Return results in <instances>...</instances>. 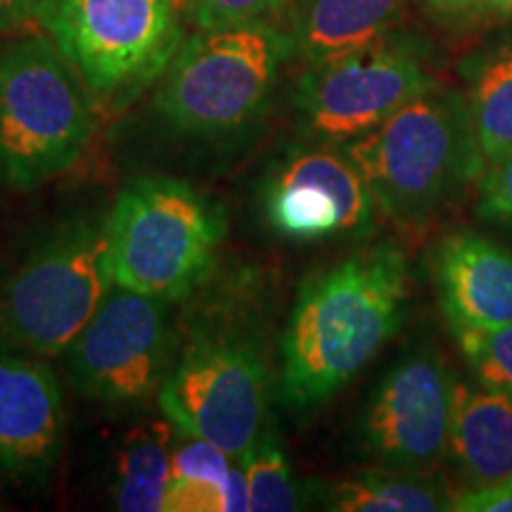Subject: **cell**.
I'll use <instances>...</instances> for the list:
<instances>
[{"label": "cell", "instance_id": "d6986e66", "mask_svg": "<svg viewBox=\"0 0 512 512\" xmlns=\"http://www.w3.org/2000/svg\"><path fill=\"white\" fill-rule=\"evenodd\" d=\"M323 508L337 512H441L453 508V494L427 470L361 472L325 486Z\"/></svg>", "mask_w": 512, "mask_h": 512}, {"label": "cell", "instance_id": "9c48e42d", "mask_svg": "<svg viewBox=\"0 0 512 512\" xmlns=\"http://www.w3.org/2000/svg\"><path fill=\"white\" fill-rule=\"evenodd\" d=\"M437 86L413 48L384 38L309 64L294 93L302 128L318 143L344 147Z\"/></svg>", "mask_w": 512, "mask_h": 512}, {"label": "cell", "instance_id": "8992f818", "mask_svg": "<svg viewBox=\"0 0 512 512\" xmlns=\"http://www.w3.org/2000/svg\"><path fill=\"white\" fill-rule=\"evenodd\" d=\"M114 287L105 221L55 228L19 264L0 297V328L36 356H60Z\"/></svg>", "mask_w": 512, "mask_h": 512}, {"label": "cell", "instance_id": "6da1fadb", "mask_svg": "<svg viewBox=\"0 0 512 512\" xmlns=\"http://www.w3.org/2000/svg\"><path fill=\"white\" fill-rule=\"evenodd\" d=\"M408 264L394 245H373L311 273L280 342V396L292 411L328 403L401 328Z\"/></svg>", "mask_w": 512, "mask_h": 512}, {"label": "cell", "instance_id": "83f0119b", "mask_svg": "<svg viewBox=\"0 0 512 512\" xmlns=\"http://www.w3.org/2000/svg\"><path fill=\"white\" fill-rule=\"evenodd\" d=\"M498 3V10H505V12H512V0H496Z\"/></svg>", "mask_w": 512, "mask_h": 512}, {"label": "cell", "instance_id": "2e32d148", "mask_svg": "<svg viewBox=\"0 0 512 512\" xmlns=\"http://www.w3.org/2000/svg\"><path fill=\"white\" fill-rule=\"evenodd\" d=\"M408 0H299L292 12L294 50L309 64L389 38Z\"/></svg>", "mask_w": 512, "mask_h": 512}, {"label": "cell", "instance_id": "7402d4cb", "mask_svg": "<svg viewBox=\"0 0 512 512\" xmlns=\"http://www.w3.org/2000/svg\"><path fill=\"white\" fill-rule=\"evenodd\" d=\"M453 335L475 382L512 399V323Z\"/></svg>", "mask_w": 512, "mask_h": 512}, {"label": "cell", "instance_id": "cb8c5ba5", "mask_svg": "<svg viewBox=\"0 0 512 512\" xmlns=\"http://www.w3.org/2000/svg\"><path fill=\"white\" fill-rule=\"evenodd\" d=\"M479 216L512 230V152L486 164L479 176Z\"/></svg>", "mask_w": 512, "mask_h": 512}, {"label": "cell", "instance_id": "7c38bea8", "mask_svg": "<svg viewBox=\"0 0 512 512\" xmlns=\"http://www.w3.org/2000/svg\"><path fill=\"white\" fill-rule=\"evenodd\" d=\"M266 223L290 242L366 238L377 204L361 171L337 145L294 147L273 166L261 192Z\"/></svg>", "mask_w": 512, "mask_h": 512}, {"label": "cell", "instance_id": "5bb4252c", "mask_svg": "<svg viewBox=\"0 0 512 512\" xmlns=\"http://www.w3.org/2000/svg\"><path fill=\"white\" fill-rule=\"evenodd\" d=\"M441 311L453 332L512 323V252L475 230H456L432 254Z\"/></svg>", "mask_w": 512, "mask_h": 512}, {"label": "cell", "instance_id": "8fae6325", "mask_svg": "<svg viewBox=\"0 0 512 512\" xmlns=\"http://www.w3.org/2000/svg\"><path fill=\"white\" fill-rule=\"evenodd\" d=\"M453 384L437 349H411L394 363L363 406L358 446L380 467L430 470L448 453Z\"/></svg>", "mask_w": 512, "mask_h": 512}, {"label": "cell", "instance_id": "30bf717a", "mask_svg": "<svg viewBox=\"0 0 512 512\" xmlns=\"http://www.w3.org/2000/svg\"><path fill=\"white\" fill-rule=\"evenodd\" d=\"M64 366L86 399L133 403L152 396L171 368L169 302L114 285L64 349Z\"/></svg>", "mask_w": 512, "mask_h": 512}, {"label": "cell", "instance_id": "e0dca14e", "mask_svg": "<svg viewBox=\"0 0 512 512\" xmlns=\"http://www.w3.org/2000/svg\"><path fill=\"white\" fill-rule=\"evenodd\" d=\"M247 475L240 458L183 432L171 446V482L164 512H245Z\"/></svg>", "mask_w": 512, "mask_h": 512}, {"label": "cell", "instance_id": "52a82bcc", "mask_svg": "<svg viewBox=\"0 0 512 512\" xmlns=\"http://www.w3.org/2000/svg\"><path fill=\"white\" fill-rule=\"evenodd\" d=\"M176 0H50L41 24L95 95L133 98L183 43Z\"/></svg>", "mask_w": 512, "mask_h": 512}, {"label": "cell", "instance_id": "5b68a950", "mask_svg": "<svg viewBox=\"0 0 512 512\" xmlns=\"http://www.w3.org/2000/svg\"><path fill=\"white\" fill-rule=\"evenodd\" d=\"M292 53V34L264 19L200 29L178 46L159 76L155 110L190 136L240 131L264 110Z\"/></svg>", "mask_w": 512, "mask_h": 512}, {"label": "cell", "instance_id": "d4e9b609", "mask_svg": "<svg viewBox=\"0 0 512 512\" xmlns=\"http://www.w3.org/2000/svg\"><path fill=\"white\" fill-rule=\"evenodd\" d=\"M456 512H512V475L498 482L467 486L453 496Z\"/></svg>", "mask_w": 512, "mask_h": 512}, {"label": "cell", "instance_id": "44dd1931", "mask_svg": "<svg viewBox=\"0 0 512 512\" xmlns=\"http://www.w3.org/2000/svg\"><path fill=\"white\" fill-rule=\"evenodd\" d=\"M240 460L247 475L249 510L292 512L302 508V486L294 479L283 446L273 432L261 434Z\"/></svg>", "mask_w": 512, "mask_h": 512}, {"label": "cell", "instance_id": "4316f807", "mask_svg": "<svg viewBox=\"0 0 512 512\" xmlns=\"http://www.w3.org/2000/svg\"><path fill=\"white\" fill-rule=\"evenodd\" d=\"M50 0H0V34L41 24Z\"/></svg>", "mask_w": 512, "mask_h": 512}, {"label": "cell", "instance_id": "603a6c76", "mask_svg": "<svg viewBox=\"0 0 512 512\" xmlns=\"http://www.w3.org/2000/svg\"><path fill=\"white\" fill-rule=\"evenodd\" d=\"M290 0H188L183 12L197 29L254 22L285 8Z\"/></svg>", "mask_w": 512, "mask_h": 512}, {"label": "cell", "instance_id": "484cf974", "mask_svg": "<svg viewBox=\"0 0 512 512\" xmlns=\"http://www.w3.org/2000/svg\"><path fill=\"white\" fill-rule=\"evenodd\" d=\"M420 3L430 15L448 24H465L498 10L496 0H420Z\"/></svg>", "mask_w": 512, "mask_h": 512}, {"label": "cell", "instance_id": "9a60e30c", "mask_svg": "<svg viewBox=\"0 0 512 512\" xmlns=\"http://www.w3.org/2000/svg\"><path fill=\"white\" fill-rule=\"evenodd\" d=\"M448 456L467 486L512 475V399L482 384H453Z\"/></svg>", "mask_w": 512, "mask_h": 512}, {"label": "cell", "instance_id": "4fadbf2b", "mask_svg": "<svg viewBox=\"0 0 512 512\" xmlns=\"http://www.w3.org/2000/svg\"><path fill=\"white\" fill-rule=\"evenodd\" d=\"M64 399L57 375L36 358L0 351V475L43 484L64 439Z\"/></svg>", "mask_w": 512, "mask_h": 512}, {"label": "cell", "instance_id": "3957f363", "mask_svg": "<svg viewBox=\"0 0 512 512\" xmlns=\"http://www.w3.org/2000/svg\"><path fill=\"white\" fill-rule=\"evenodd\" d=\"M105 226L114 285L169 304L207 278L226 238L219 204L171 176L133 178Z\"/></svg>", "mask_w": 512, "mask_h": 512}, {"label": "cell", "instance_id": "7a4b0ae2", "mask_svg": "<svg viewBox=\"0 0 512 512\" xmlns=\"http://www.w3.org/2000/svg\"><path fill=\"white\" fill-rule=\"evenodd\" d=\"M342 150L361 171L377 211L403 228L432 223L484 169L463 93L439 86Z\"/></svg>", "mask_w": 512, "mask_h": 512}, {"label": "cell", "instance_id": "ffe728a7", "mask_svg": "<svg viewBox=\"0 0 512 512\" xmlns=\"http://www.w3.org/2000/svg\"><path fill=\"white\" fill-rule=\"evenodd\" d=\"M169 425L152 422L131 430L114 460L112 505L124 512H162L171 482Z\"/></svg>", "mask_w": 512, "mask_h": 512}, {"label": "cell", "instance_id": "277c9868", "mask_svg": "<svg viewBox=\"0 0 512 512\" xmlns=\"http://www.w3.org/2000/svg\"><path fill=\"white\" fill-rule=\"evenodd\" d=\"M91 88L53 38L0 53V181L36 190L83 155L95 131Z\"/></svg>", "mask_w": 512, "mask_h": 512}, {"label": "cell", "instance_id": "ba28073f", "mask_svg": "<svg viewBox=\"0 0 512 512\" xmlns=\"http://www.w3.org/2000/svg\"><path fill=\"white\" fill-rule=\"evenodd\" d=\"M171 425L242 458L266 432L271 373L249 339L197 337L157 389Z\"/></svg>", "mask_w": 512, "mask_h": 512}, {"label": "cell", "instance_id": "f1b7e54d", "mask_svg": "<svg viewBox=\"0 0 512 512\" xmlns=\"http://www.w3.org/2000/svg\"><path fill=\"white\" fill-rule=\"evenodd\" d=\"M185 3H188V0H176V5H178V10L183 12V8H185Z\"/></svg>", "mask_w": 512, "mask_h": 512}, {"label": "cell", "instance_id": "ac0fdd59", "mask_svg": "<svg viewBox=\"0 0 512 512\" xmlns=\"http://www.w3.org/2000/svg\"><path fill=\"white\" fill-rule=\"evenodd\" d=\"M463 100L484 164L512 152V38L460 62Z\"/></svg>", "mask_w": 512, "mask_h": 512}]
</instances>
